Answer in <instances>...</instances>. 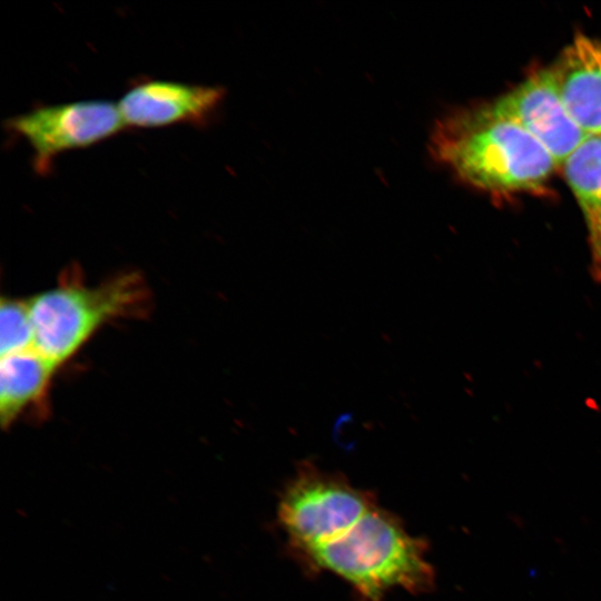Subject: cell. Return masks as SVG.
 <instances>
[{
    "mask_svg": "<svg viewBox=\"0 0 601 601\" xmlns=\"http://www.w3.org/2000/svg\"><path fill=\"white\" fill-rule=\"evenodd\" d=\"M430 151L462 181L493 196L541 191L556 167L550 152L493 104L439 119Z\"/></svg>",
    "mask_w": 601,
    "mask_h": 601,
    "instance_id": "6da1fadb",
    "label": "cell"
},
{
    "mask_svg": "<svg viewBox=\"0 0 601 601\" xmlns=\"http://www.w3.org/2000/svg\"><path fill=\"white\" fill-rule=\"evenodd\" d=\"M375 506L370 492L303 461L284 487L277 515L289 545L303 558L346 533Z\"/></svg>",
    "mask_w": 601,
    "mask_h": 601,
    "instance_id": "277c9868",
    "label": "cell"
},
{
    "mask_svg": "<svg viewBox=\"0 0 601 601\" xmlns=\"http://www.w3.org/2000/svg\"><path fill=\"white\" fill-rule=\"evenodd\" d=\"M224 95L221 87L144 80L121 97L118 108L125 125L137 128L204 125L219 107Z\"/></svg>",
    "mask_w": 601,
    "mask_h": 601,
    "instance_id": "52a82bcc",
    "label": "cell"
},
{
    "mask_svg": "<svg viewBox=\"0 0 601 601\" xmlns=\"http://www.w3.org/2000/svg\"><path fill=\"white\" fill-rule=\"evenodd\" d=\"M28 304L33 347L60 366L105 324L148 312L150 292L142 276L134 272L96 286H87L80 276L69 274Z\"/></svg>",
    "mask_w": 601,
    "mask_h": 601,
    "instance_id": "3957f363",
    "label": "cell"
},
{
    "mask_svg": "<svg viewBox=\"0 0 601 601\" xmlns=\"http://www.w3.org/2000/svg\"><path fill=\"white\" fill-rule=\"evenodd\" d=\"M550 69L574 122L587 136H601V39L575 36Z\"/></svg>",
    "mask_w": 601,
    "mask_h": 601,
    "instance_id": "ba28073f",
    "label": "cell"
},
{
    "mask_svg": "<svg viewBox=\"0 0 601 601\" xmlns=\"http://www.w3.org/2000/svg\"><path fill=\"white\" fill-rule=\"evenodd\" d=\"M33 347V327L28 300L2 298L0 307V356Z\"/></svg>",
    "mask_w": 601,
    "mask_h": 601,
    "instance_id": "8fae6325",
    "label": "cell"
},
{
    "mask_svg": "<svg viewBox=\"0 0 601 601\" xmlns=\"http://www.w3.org/2000/svg\"><path fill=\"white\" fill-rule=\"evenodd\" d=\"M563 168L587 225L591 275L601 282V136H588Z\"/></svg>",
    "mask_w": 601,
    "mask_h": 601,
    "instance_id": "30bf717a",
    "label": "cell"
},
{
    "mask_svg": "<svg viewBox=\"0 0 601 601\" xmlns=\"http://www.w3.org/2000/svg\"><path fill=\"white\" fill-rule=\"evenodd\" d=\"M6 127L29 144L33 169L46 175L58 155L95 145L126 125L118 105L93 99L37 107L9 118Z\"/></svg>",
    "mask_w": 601,
    "mask_h": 601,
    "instance_id": "5b68a950",
    "label": "cell"
},
{
    "mask_svg": "<svg viewBox=\"0 0 601 601\" xmlns=\"http://www.w3.org/2000/svg\"><path fill=\"white\" fill-rule=\"evenodd\" d=\"M302 559L313 569L336 573L370 601H380L394 588L425 593L435 584L426 542L377 505L346 533Z\"/></svg>",
    "mask_w": 601,
    "mask_h": 601,
    "instance_id": "7a4b0ae2",
    "label": "cell"
},
{
    "mask_svg": "<svg viewBox=\"0 0 601 601\" xmlns=\"http://www.w3.org/2000/svg\"><path fill=\"white\" fill-rule=\"evenodd\" d=\"M493 106L534 137L556 166L588 137L566 111L550 68L533 71Z\"/></svg>",
    "mask_w": 601,
    "mask_h": 601,
    "instance_id": "8992f818",
    "label": "cell"
},
{
    "mask_svg": "<svg viewBox=\"0 0 601 601\" xmlns=\"http://www.w3.org/2000/svg\"><path fill=\"white\" fill-rule=\"evenodd\" d=\"M58 365L35 347L1 356L0 418L10 426L30 406L43 401Z\"/></svg>",
    "mask_w": 601,
    "mask_h": 601,
    "instance_id": "9c48e42d",
    "label": "cell"
}]
</instances>
